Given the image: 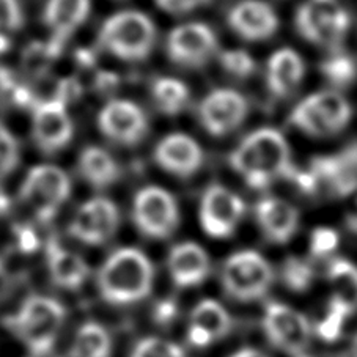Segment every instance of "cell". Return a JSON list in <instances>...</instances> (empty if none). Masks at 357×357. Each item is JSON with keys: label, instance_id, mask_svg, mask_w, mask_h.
I'll list each match as a JSON object with an SVG mask.
<instances>
[{"label": "cell", "instance_id": "obj_1", "mask_svg": "<svg viewBox=\"0 0 357 357\" xmlns=\"http://www.w3.org/2000/svg\"><path fill=\"white\" fill-rule=\"evenodd\" d=\"M230 164L252 189H264L275 178H290L296 172L291 151L282 132L261 128L248 135L230 155Z\"/></svg>", "mask_w": 357, "mask_h": 357}, {"label": "cell", "instance_id": "obj_2", "mask_svg": "<svg viewBox=\"0 0 357 357\" xmlns=\"http://www.w3.org/2000/svg\"><path fill=\"white\" fill-rule=\"evenodd\" d=\"M153 287V266L140 250L126 248L114 252L98 275V290L114 305H131L149 296Z\"/></svg>", "mask_w": 357, "mask_h": 357}, {"label": "cell", "instance_id": "obj_3", "mask_svg": "<svg viewBox=\"0 0 357 357\" xmlns=\"http://www.w3.org/2000/svg\"><path fill=\"white\" fill-rule=\"evenodd\" d=\"M65 321V307L46 296H30L15 315L5 319V326L20 338L35 356H46L57 342Z\"/></svg>", "mask_w": 357, "mask_h": 357}, {"label": "cell", "instance_id": "obj_4", "mask_svg": "<svg viewBox=\"0 0 357 357\" xmlns=\"http://www.w3.org/2000/svg\"><path fill=\"white\" fill-rule=\"evenodd\" d=\"M155 41V24L140 11H121L110 16L100 33V45L115 57L128 61L149 57Z\"/></svg>", "mask_w": 357, "mask_h": 357}, {"label": "cell", "instance_id": "obj_5", "mask_svg": "<svg viewBox=\"0 0 357 357\" xmlns=\"http://www.w3.org/2000/svg\"><path fill=\"white\" fill-rule=\"evenodd\" d=\"M222 288L239 303H252L263 298L274 282V269L266 258L252 250L238 252L222 268Z\"/></svg>", "mask_w": 357, "mask_h": 357}, {"label": "cell", "instance_id": "obj_6", "mask_svg": "<svg viewBox=\"0 0 357 357\" xmlns=\"http://www.w3.org/2000/svg\"><path fill=\"white\" fill-rule=\"evenodd\" d=\"M349 15L338 0H307L298 10L299 33L313 45L337 49L348 33Z\"/></svg>", "mask_w": 357, "mask_h": 357}, {"label": "cell", "instance_id": "obj_7", "mask_svg": "<svg viewBox=\"0 0 357 357\" xmlns=\"http://www.w3.org/2000/svg\"><path fill=\"white\" fill-rule=\"evenodd\" d=\"M70 192L71 181L68 175L47 164L30 169L21 186V199L41 220H51Z\"/></svg>", "mask_w": 357, "mask_h": 357}, {"label": "cell", "instance_id": "obj_8", "mask_svg": "<svg viewBox=\"0 0 357 357\" xmlns=\"http://www.w3.org/2000/svg\"><path fill=\"white\" fill-rule=\"evenodd\" d=\"M263 331L268 340L288 356L307 353L312 340V326L303 313L282 303H268L263 313Z\"/></svg>", "mask_w": 357, "mask_h": 357}, {"label": "cell", "instance_id": "obj_9", "mask_svg": "<svg viewBox=\"0 0 357 357\" xmlns=\"http://www.w3.org/2000/svg\"><path fill=\"white\" fill-rule=\"evenodd\" d=\"M132 219L145 236L153 239L169 238L180 222V213L174 197L167 190L149 186L135 194Z\"/></svg>", "mask_w": 357, "mask_h": 357}, {"label": "cell", "instance_id": "obj_10", "mask_svg": "<svg viewBox=\"0 0 357 357\" xmlns=\"http://www.w3.org/2000/svg\"><path fill=\"white\" fill-rule=\"evenodd\" d=\"M244 211V202L235 192L220 184H211L203 194L200 222L209 236L227 238L241 222Z\"/></svg>", "mask_w": 357, "mask_h": 357}, {"label": "cell", "instance_id": "obj_11", "mask_svg": "<svg viewBox=\"0 0 357 357\" xmlns=\"http://www.w3.org/2000/svg\"><path fill=\"white\" fill-rule=\"evenodd\" d=\"M120 225V213L114 202L104 197L85 202L70 224V235L77 241L100 245L112 238Z\"/></svg>", "mask_w": 357, "mask_h": 357}, {"label": "cell", "instance_id": "obj_12", "mask_svg": "<svg viewBox=\"0 0 357 357\" xmlns=\"http://www.w3.org/2000/svg\"><path fill=\"white\" fill-rule=\"evenodd\" d=\"M218 49V38L206 24L189 22L169 33L167 52L170 60L186 68H200L208 63Z\"/></svg>", "mask_w": 357, "mask_h": 357}, {"label": "cell", "instance_id": "obj_13", "mask_svg": "<svg viewBox=\"0 0 357 357\" xmlns=\"http://www.w3.org/2000/svg\"><path fill=\"white\" fill-rule=\"evenodd\" d=\"M199 114L203 128L214 137H222L243 125L249 114V102L239 91L219 89L202 101Z\"/></svg>", "mask_w": 357, "mask_h": 357}, {"label": "cell", "instance_id": "obj_14", "mask_svg": "<svg viewBox=\"0 0 357 357\" xmlns=\"http://www.w3.org/2000/svg\"><path fill=\"white\" fill-rule=\"evenodd\" d=\"M98 126L110 142L126 146L140 144L149 131L144 110L126 100L107 102L98 116Z\"/></svg>", "mask_w": 357, "mask_h": 357}, {"label": "cell", "instance_id": "obj_15", "mask_svg": "<svg viewBox=\"0 0 357 357\" xmlns=\"http://www.w3.org/2000/svg\"><path fill=\"white\" fill-rule=\"evenodd\" d=\"M32 132L36 145L47 155L65 149L73 137V121L65 102L52 100L36 104L33 109Z\"/></svg>", "mask_w": 357, "mask_h": 357}, {"label": "cell", "instance_id": "obj_16", "mask_svg": "<svg viewBox=\"0 0 357 357\" xmlns=\"http://www.w3.org/2000/svg\"><path fill=\"white\" fill-rule=\"evenodd\" d=\"M309 170L318 186H326L335 195H349L357 188V142L344 146L337 155L313 158Z\"/></svg>", "mask_w": 357, "mask_h": 357}, {"label": "cell", "instance_id": "obj_17", "mask_svg": "<svg viewBox=\"0 0 357 357\" xmlns=\"http://www.w3.org/2000/svg\"><path fill=\"white\" fill-rule=\"evenodd\" d=\"M159 167L172 175L189 178L203 164V151L199 144L186 134H170L159 142L155 150Z\"/></svg>", "mask_w": 357, "mask_h": 357}, {"label": "cell", "instance_id": "obj_18", "mask_svg": "<svg viewBox=\"0 0 357 357\" xmlns=\"http://www.w3.org/2000/svg\"><path fill=\"white\" fill-rule=\"evenodd\" d=\"M233 319L218 301L205 299L194 307L188 329L189 343L195 348H206L230 334Z\"/></svg>", "mask_w": 357, "mask_h": 357}, {"label": "cell", "instance_id": "obj_19", "mask_svg": "<svg viewBox=\"0 0 357 357\" xmlns=\"http://www.w3.org/2000/svg\"><path fill=\"white\" fill-rule=\"evenodd\" d=\"M229 24L244 40L261 41L275 33L279 27V17L266 2L243 0L230 10Z\"/></svg>", "mask_w": 357, "mask_h": 357}, {"label": "cell", "instance_id": "obj_20", "mask_svg": "<svg viewBox=\"0 0 357 357\" xmlns=\"http://www.w3.org/2000/svg\"><path fill=\"white\" fill-rule=\"evenodd\" d=\"M257 220L269 241L285 244L294 236L299 227V211L290 203L266 197L257 203Z\"/></svg>", "mask_w": 357, "mask_h": 357}, {"label": "cell", "instance_id": "obj_21", "mask_svg": "<svg viewBox=\"0 0 357 357\" xmlns=\"http://www.w3.org/2000/svg\"><path fill=\"white\" fill-rule=\"evenodd\" d=\"M169 273L175 285L190 288L206 280L211 271L209 257L195 243H181L175 245L169 254Z\"/></svg>", "mask_w": 357, "mask_h": 357}, {"label": "cell", "instance_id": "obj_22", "mask_svg": "<svg viewBox=\"0 0 357 357\" xmlns=\"http://www.w3.org/2000/svg\"><path fill=\"white\" fill-rule=\"evenodd\" d=\"M304 61L291 49H280L268 61L266 81L271 93L285 98L296 90L304 77Z\"/></svg>", "mask_w": 357, "mask_h": 357}, {"label": "cell", "instance_id": "obj_23", "mask_svg": "<svg viewBox=\"0 0 357 357\" xmlns=\"http://www.w3.org/2000/svg\"><path fill=\"white\" fill-rule=\"evenodd\" d=\"M90 0H49L45 8V22L54 33V43L61 45L87 20Z\"/></svg>", "mask_w": 357, "mask_h": 357}, {"label": "cell", "instance_id": "obj_24", "mask_svg": "<svg viewBox=\"0 0 357 357\" xmlns=\"http://www.w3.org/2000/svg\"><path fill=\"white\" fill-rule=\"evenodd\" d=\"M49 274L55 285L65 290H77L89 275V264L77 254L51 244L47 249Z\"/></svg>", "mask_w": 357, "mask_h": 357}, {"label": "cell", "instance_id": "obj_25", "mask_svg": "<svg viewBox=\"0 0 357 357\" xmlns=\"http://www.w3.org/2000/svg\"><path fill=\"white\" fill-rule=\"evenodd\" d=\"M79 174L95 189H106L119 180L121 170L106 150L87 146L79 156Z\"/></svg>", "mask_w": 357, "mask_h": 357}, {"label": "cell", "instance_id": "obj_26", "mask_svg": "<svg viewBox=\"0 0 357 357\" xmlns=\"http://www.w3.org/2000/svg\"><path fill=\"white\" fill-rule=\"evenodd\" d=\"M332 132H340L351 120V106L338 91L324 90L305 98Z\"/></svg>", "mask_w": 357, "mask_h": 357}, {"label": "cell", "instance_id": "obj_27", "mask_svg": "<svg viewBox=\"0 0 357 357\" xmlns=\"http://www.w3.org/2000/svg\"><path fill=\"white\" fill-rule=\"evenodd\" d=\"M328 280L332 288V299L348 307L351 312L357 310V266L354 263L338 258L331 263Z\"/></svg>", "mask_w": 357, "mask_h": 357}, {"label": "cell", "instance_id": "obj_28", "mask_svg": "<svg viewBox=\"0 0 357 357\" xmlns=\"http://www.w3.org/2000/svg\"><path fill=\"white\" fill-rule=\"evenodd\" d=\"M112 351L110 334L104 326L89 321L79 328L71 347L73 357H109Z\"/></svg>", "mask_w": 357, "mask_h": 357}, {"label": "cell", "instance_id": "obj_29", "mask_svg": "<svg viewBox=\"0 0 357 357\" xmlns=\"http://www.w3.org/2000/svg\"><path fill=\"white\" fill-rule=\"evenodd\" d=\"M151 93L158 109L167 115H178L189 102V89L174 77L158 79Z\"/></svg>", "mask_w": 357, "mask_h": 357}, {"label": "cell", "instance_id": "obj_30", "mask_svg": "<svg viewBox=\"0 0 357 357\" xmlns=\"http://www.w3.org/2000/svg\"><path fill=\"white\" fill-rule=\"evenodd\" d=\"M351 315H353V312L348 307H344L342 303L331 298L328 310H326L324 317L317 323V335L324 342H335L342 335L347 319Z\"/></svg>", "mask_w": 357, "mask_h": 357}, {"label": "cell", "instance_id": "obj_31", "mask_svg": "<svg viewBox=\"0 0 357 357\" xmlns=\"http://www.w3.org/2000/svg\"><path fill=\"white\" fill-rule=\"evenodd\" d=\"M319 70H321L323 76L334 87L338 89L348 87V85L356 81L357 76V66L354 60L344 54H335L332 57L326 59L321 66H319Z\"/></svg>", "mask_w": 357, "mask_h": 357}, {"label": "cell", "instance_id": "obj_32", "mask_svg": "<svg viewBox=\"0 0 357 357\" xmlns=\"http://www.w3.org/2000/svg\"><path fill=\"white\" fill-rule=\"evenodd\" d=\"M315 273L309 263L298 257H288L282 266V280L291 291L303 293L312 287Z\"/></svg>", "mask_w": 357, "mask_h": 357}, {"label": "cell", "instance_id": "obj_33", "mask_svg": "<svg viewBox=\"0 0 357 357\" xmlns=\"http://www.w3.org/2000/svg\"><path fill=\"white\" fill-rule=\"evenodd\" d=\"M290 121L294 128H298L299 131H303L313 137H326V135H332L334 132L331 131V128L326 125L324 120L319 116L315 109H313L307 100L299 102L291 112Z\"/></svg>", "mask_w": 357, "mask_h": 357}, {"label": "cell", "instance_id": "obj_34", "mask_svg": "<svg viewBox=\"0 0 357 357\" xmlns=\"http://www.w3.org/2000/svg\"><path fill=\"white\" fill-rule=\"evenodd\" d=\"M131 357H186L183 348L170 340L149 337L135 344Z\"/></svg>", "mask_w": 357, "mask_h": 357}, {"label": "cell", "instance_id": "obj_35", "mask_svg": "<svg viewBox=\"0 0 357 357\" xmlns=\"http://www.w3.org/2000/svg\"><path fill=\"white\" fill-rule=\"evenodd\" d=\"M20 162V145L10 129L0 123V180L10 175Z\"/></svg>", "mask_w": 357, "mask_h": 357}, {"label": "cell", "instance_id": "obj_36", "mask_svg": "<svg viewBox=\"0 0 357 357\" xmlns=\"http://www.w3.org/2000/svg\"><path fill=\"white\" fill-rule=\"evenodd\" d=\"M224 70L231 76L244 79L249 77L255 71V61L244 51H227L220 57Z\"/></svg>", "mask_w": 357, "mask_h": 357}, {"label": "cell", "instance_id": "obj_37", "mask_svg": "<svg viewBox=\"0 0 357 357\" xmlns=\"http://www.w3.org/2000/svg\"><path fill=\"white\" fill-rule=\"evenodd\" d=\"M24 15L20 0H0V35L16 32L22 27Z\"/></svg>", "mask_w": 357, "mask_h": 357}, {"label": "cell", "instance_id": "obj_38", "mask_svg": "<svg viewBox=\"0 0 357 357\" xmlns=\"http://www.w3.org/2000/svg\"><path fill=\"white\" fill-rule=\"evenodd\" d=\"M338 238L337 231L328 229V227H321V229H317L312 231L310 236V252L313 257H326L332 254L337 249Z\"/></svg>", "mask_w": 357, "mask_h": 357}, {"label": "cell", "instance_id": "obj_39", "mask_svg": "<svg viewBox=\"0 0 357 357\" xmlns=\"http://www.w3.org/2000/svg\"><path fill=\"white\" fill-rule=\"evenodd\" d=\"M159 8H162L172 15H184L190 13L197 8L203 7L211 2V0H156Z\"/></svg>", "mask_w": 357, "mask_h": 357}, {"label": "cell", "instance_id": "obj_40", "mask_svg": "<svg viewBox=\"0 0 357 357\" xmlns=\"http://www.w3.org/2000/svg\"><path fill=\"white\" fill-rule=\"evenodd\" d=\"M229 357H268V356L255 348H243V349L236 351V353H233Z\"/></svg>", "mask_w": 357, "mask_h": 357}, {"label": "cell", "instance_id": "obj_41", "mask_svg": "<svg viewBox=\"0 0 357 357\" xmlns=\"http://www.w3.org/2000/svg\"><path fill=\"white\" fill-rule=\"evenodd\" d=\"M349 354H351V357H357V334H356V337H354V340H353V343H351V349H349Z\"/></svg>", "mask_w": 357, "mask_h": 357}, {"label": "cell", "instance_id": "obj_42", "mask_svg": "<svg viewBox=\"0 0 357 357\" xmlns=\"http://www.w3.org/2000/svg\"><path fill=\"white\" fill-rule=\"evenodd\" d=\"M298 357H310V356L307 354V353H304V354H301V356H298Z\"/></svg>", "mask_w": 357, "mask_h": 357}]
</instances>
